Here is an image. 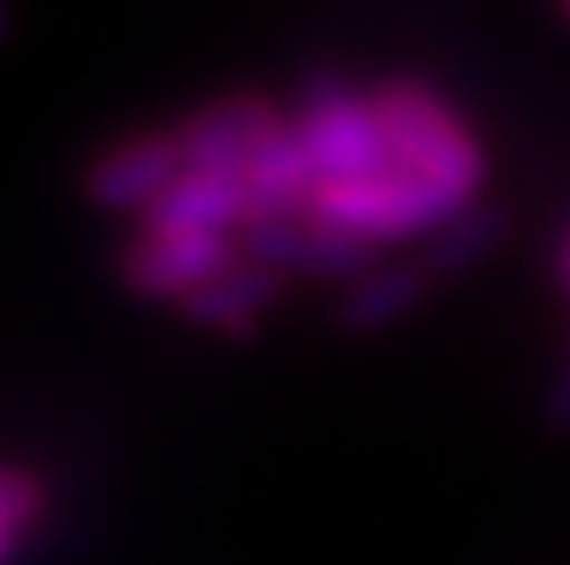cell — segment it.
<instances>
[{
  "label": "cell",
  "instance_id": "cell-3",
  "mask_svg": "<svg viewBox=\"0 0 570 565\" xmlns=\"http://www.w3.org/2000/svg\"><path fill=\"white\" fill-rule=\"evenodd\" d=\"M455 210H465V200H455L451 190L431 186V180H421V176H405V170H395V166L381 170V176H365V180L315 186V196H311L315 220L365 240V246L405 240V236H415V230L431 236Z\"/></svg>",
  "mask_w": 570,
  "mask_h": 565
},
{
  "label": "cell",
  "instance_id": "cell-13",
  "mask_svg": "<svg viewBox=\"0 0 570 565\" xmlns=\"http://www.w3.org/2000/svg\"><path fill=\"white\" fill-rule=\"evenodd\" d=\"M551 280H556V290L570 300V226L561 230V240H556V250H551Z\"/></svg>",
  "mask_w": 570,
  "mask_h": 565
},
{
  "label": "cell",
  "instance_id": "cell-1",
  "mask_svg": "<svg viewBox=\"0 0 570 565\" xmlns=\"http://www.w3.org/2000/svg\"><path fill=\"white\" fill-rule=\"evenodd\" d=\"M371 106L391 146V166L471 206L475 190L485 186V150L475 130L421 80H381L371 90Z\"/></svg>",
  "mask_w": 570,
  "mask_h": 565
},
{
  "label": "cell",
  "instance_id": "cell-5",
  "mask_svg": "<svg viewBox=\"0 0 570 565\" xmlns=\"http://www.w3.org/2000/svg\"><path fill=\"white\" fill-rule=\"evenodd\" d=\"M291 126L285 110L261 90H230L206 106H196L176 126L180 160L186 170H226V176H246L256 156Z\"/></svg>",
  "mask_w": 570,
  "mask_h": 565
},
{
  "label": "cell",
  "instance_id": "cell-7",
  "mask_svg": "<svg viewBox=\"0 0 570 565\" xmlns=\"http://www.w3.org/2000/svg\"><path fill=\"white\" fill-rule=\"evenodd\" d=\"M250 260L291 276H315V280H355L365 270H375V246L345 236V230L325 226L315 216L301 220H276V226H246L240 236Z\"/></svg>",
  "mask_w": 570,
  "mask_h": 565
},
{
  "label": "cell",
  "instance_id": "cell-4",
  "mask_svg": "<svg viewBox=\"0 0 570 565\" xmlns=\"http://www.w3.org/2000/svg\"><path fill=\"white\" fill-rule=\"evenodd\" d=\"M240 260H246V246L230 236H156V230H136L116 250V280L140 300L180 306L216 276L236 270Z\"/></svg>",
  "mask_w": 570,
  "mask_h": 565
},
{
  "label": "cell",
  "instance_id": "cell-6",
  "mask_svg": "<svg viewBox=\"0 0 570 565\" xmlns=\"http://www.w3.org/2000/svg\"><path fill=\"white\" fill-rule=\"evenodd\" d=\"M186 170L180 160V140L176 130H136V136L116 140L110 150H100L96 160L80 176V190L96 210H110V216H146L166 186Z\"/></svg>",
  "mask_w": 570,
  "mask_h": 565
},
{
  "label": "cell",
  "instance_id": "cell-10",
  "mask_svg": "<svg viewBox=\"0 0 570 565\" xmlns=\"http://www.w3.org/2000/svg\"><path fill=\"white\" fill-rule=\"evenodd\" d=\"M425 290H431V280L421 276V266H375L345 280L341 300H335V326L345 336H375V330L411 316Z\"/></svg>",
  "mask_w": 570,
  "mask_h": 565
},
{
  "label": "cell",
  "instance_id": "cell-11",
  "mask_svg": "<svg viewBox=\"0 0 570 565\" xmlns=\"http://www.w3.org/2000/svg\"><path fill=\"white\" fill-rule=\"evenodd\" d=\"M505 226H511V216H505L501 206H485V200H471L465 210H455L445 226H435L431 236H425L421 246V276L431 280H455L461 270H471L475 260H485L495 250V240L505 236Z\"/></svg>",
  "mask_w": 570,
  "mask_h": 565
},
{
  "label": "cell",
  "instance_id": "cell-9",
  "mask_svg": "<svg viewBox=\"0 0 570 565\" xmlns=\"http://www.w3.org/2000/svg\"><path fill=\"white\" fill-rule=\"evenodd\" d=\"M281 296H285L281 270L246 256L236 270H226V276H216L210 286H200L196 296L180 300L176 316L196 330H220V336H230V340H250L261 330V316H266L271 306H281Z\"/></svg>",
  "mask_w": 570,
  "mask_h": 565
},
{
  "label": "cell",
  "instance_id": "cell-15",
  "mask_svg": "<svg viewBox=\"0 0 570 565\" xmlns=\"http://www.w3.org/2000/svg\"><path fill=\"white\" fill-rule=\"evenodd\" d=\"M10 26H16V10H10V0H0V40L10 36Z\"/></svg>",
  "mask_w": 570,
  "mask_h": 565
},
{
  "label": "cell",
  "instance_id": "cell-2",
  "mask_svg": "<svg viewBox=\"0 0 570 565\" xmlns=\"http://www.w3.org/2000/svg\"><path fill=\"white\" fill-rule=\"evenodd\" d=\"M295 130L321 186L391 170V146H385L371 96L351 90L331 66H311L295 86Z\"/></svg>",
  "mask_w": 570,
  "mask_h": 565
},
{
  "label": "cell",
  "instance_id": "cell-12",
  "mask_svg": "<svg viewBox=\"0 0 570 565\" xmlns=\"http://www.w3.org/2000/svg\"><path fill=\"white\" fill-rule=\"evenodd\" d=\"M541 420L551 436H570V340H566L561 366H556V376H551V390H546V400H541Z\"/></svg>",
  "mask_w": 570,
  "mask_h": 565
},
{
  "label": "cell",
  "instance_id": "cell-14",
  "mask_svg": "<svg viewBox=\"0 0 570 565\" xmlns=\"http://www.w3.org/2000/svg\"><path fill=\"white\" fill-rule=\"evenodd\" d=\"M16 541H20V531L10 526V521H0V565L10 561V551H16Z\"/></svg>",
  "mask_w": 570,
  "mask_h": 565
},
{
  "label": "cell",
  "instance_id": "cell-16",
  "mask_svg": "<svg viewBox=\"0 0 570 565\" xmlns=\"http://www.w3.org/2000/svg\"><path fill=\"white\" fill-rule=\"evenodd\" d=\"M566 20H570V0H566Z\"/></svg>",
  "mask_w": 570,
  "mask_h": 565
},
{
  "label": "cell",
  "instance_id": "cell-8",
  "mask_svg": "<svg viewBox=\"0 0 570 565\" xmlns=\"http://www.w3.org/2000/svg\"><path fill=\"white\" fill-rule=\"evenodd\" d=\"M250 220L246 176L226 170H180L166 186V196L140 216V230L156 236H230Z\"/></svg>",
  "mask_w": 570,
  "mask_h": 565
}]
</instances>
